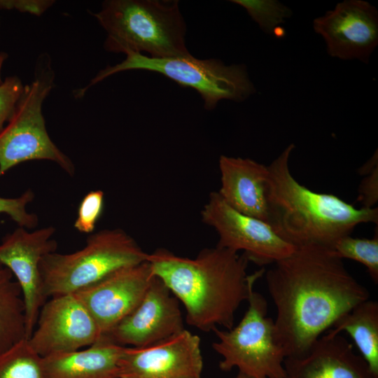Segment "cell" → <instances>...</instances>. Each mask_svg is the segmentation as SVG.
<instances>
[{"label": "cell", "mask_w": 378, "mask_h": 378, "mask_svg": "<svg viewBox=\"0 0 378 378\" xmlns=\"http://www.w3.org/2000/svg\"><path fill=\"white\" fill-rule=\"evenodd\" d=\"M276 309V337L286 358L304 355L342 315L370 299L368 290L328 248L296 247L265 273Z\"/></svg>", "instance_id": "1"}, {"label": "cell", "mask_w": 378, "mask_h": 378, "mask_svg": "<svg viewBox=\"0 0 378 378\" xmlns=\"http://www.w3.org/2000/svg\"><path fill=\"white\" fill-rule=\"evenodd\" d=\"M147 261L153 274L184 305L187 323L204 332L217 326L231 329L236 311L265 273L262 268L248 274L249 261L243 253L217 246L195 258L159 248L148 254Z\"/></svg>", "instance_id": "2"}, {"label": "cell", "mask_w": 378, "mask_h": 378, "mask_svg": "<svg viewBox=\"0 0 378 378\" xmlns=\"http://www.w3.org/2000/svg\"><path fill=\"white\" fill-rule=\"evenodd\" d=\"M294 148L289 144L267 166V223L280 237L295 248L316 245L332 249L358 225H377V207L357 209L335 195L312 191L297 181L288 164Z\"/></svg>", "instance_id": "3"}, {"label": "cell", "mask_w": 378, "mask_h": 378, "mask_svg": "<svg viewBox=\"0 0 378 378\" xmlns=\"http://www.w3.org/2000/svg\"><path fill=\"white\" fill-rule=\"evenodd\" d=\"M91 14L106 32L108 52L160 59L190 54L178 1L106 0Z\"/></svg>", "instance_id": "4"}, {"label": "cell", "mask_w": 378, "mask_h": 378, "mask_svg": "<svg viewBox=\"0 0 378 378\" xmlns=\"http://www.w3.org/2000/svg\"><path fill=\"white\" fill-rule=\"evenodd\" d=\"M55 71L48 53L37 57L34 80L24 85L15 108L0 131V176L30 160H50L69 175L75 173L71 160L54 144L46 127L43 101L55 85Z\"/></svg>", "instance_id": "5"}, {"label": "cell", "mask_w": 378, "mask_h": 378, "mask_svg": "<svg viewBox=\"0 0 378 378\" xmlns=\"http://www.w3.org/2000/svg\"><path fill=\"white\" fill-rule=\"evenodd\" d=\"M148 254L122 229L92 233L81 249L71 253L55 251L42 258L45 294L52 298L76 293L120 268L147 261Z\"/></svg>", "instance_id": "6"}, {"label": "cell", "mask_w": 378, "mask_h": 378, "mask_svg": "<svg viewBox=\"0 0 378 378\" xmlns=\"http://www.w3.org/2000/svg\"><path fill=\"white\" fill-rule=\"evenodd\" d=\"M128 70H146L159 73L178 85L195 90L204 101L206 110H214L223 99L240 102L255 93L246 65H226L218 59H197L190 54L169 58H151L130 53L113 66L102 69L83 88L76 90L78 97L86 90L116 73Z\"/></svg>", "instance_id": "7"}, {"label": "cell", "mask_w": 378, "mask_h": 378, "mask_svg": "<svg viewBox=\"0 0 378 378\" xmlns=\"http://www.w3.org/2000/svg\"><path fill=\"white\" fill-rule=\"evenodd\" d=\"M247 301L248 309L236 326L212 330L218 338L212 347L223 358L219 368L225 372L237 368L251 378H284L286 356L274 321L267 316V300L253 287Z\"/></svg>", "instance_id": "8"}, {"label": "cell", "mask_w": 378, "mask_h": 378, "mask_svg": "<svg viewBox=\"0 0 378 378\" xmlns=\"http://www.w3.org/2000/svg\"><path fill=\"white\" fill-rule=\"evenodd\" d=\"M202 221L218 235L217 246L242 253L259 266L274 264L291 255L295 247L284 241L266 222L238 212L212 192L201 211Z\"/></svg>", "instance_id": "9"}, {"label": "cell", "mask_w": 378, "mask_h": 378, "mask_svg": "<svg viewBox=\"0 0 378 378\" xmlns=\"http://www.w3.org/2000/svg\"><path fill=\"white\" fill-rule=\"evenodd\" d=\"M53 226L29 231L18 227L0 243V265L8 268L19 284L25 307L26 337L31 336L41 307L46 302L40 270L42 258L55 252Z\"/></svg>", "instance_id": "10"}, {"label": "cell", "mask_w": 378, "mask_h": 378, "mask_svg": "<svg viewBox=\"0 0 378 378\" xmlns=\"http://www.w3.org/2000/svg\"><path fill=\"white\" fill-rule=\"evenodd\" d=\"M101 337L85 305L75 293H68L46 300L27 340L35 352L45 357L90 346Z\"/></svg>", "instance_id": "11"}, {"label": "cell", "mask_w": 378, "mask_h": 378, "mask_svg": "<svg viewBox=\"0 0 378 378\" xmlns=\"http://www.w3.org/2000/svg\"><path fill=\"white\" fill-rule=\"evenodd\" d=\"M328 54L342 60L368 63L378 44V11L364 0H344L313 20Z\"/></svg>", "instance_id": "12"}, {"label": "cell", "mask_w": 378, "mask_h": 378, "mask_svg": "<svg viewBox=\"0 0 378 378\" xmlns=\"http://www.w3.org/2000/svg\"><path fill=\"white\" fill-rule=\"evenodd\" d=\"M200 337L184 329L143 347L125 346L120 378H202Z\"/></svg>", "instance_id": "13"}, {"label": "cell", "mask_w": 378, "mask_h": 378, "mask_svg": "<svg viewBox=\"0 0 378 378\" xmlns=\"http://www.w3.org/2000/svg\"><path fill=\"white\" fill-rule=\"evenodd\" d=\"M153 277L145 261L120 268L74 293L104 335L137 307Z\"/></svg>", "instance_id": "14"}, {"label": "cell", "mask_w": 378, "mask_h": 378, "mask_svg": "<svg viewBox=\"0 0 378 378\" xmlns=\"http://www.w3.org/2000/svg\"><path fill=\"white\" fill-rule=\"evenodd\" d=\"M158 277L154 276L137 307L122 319L106 336L120 346L143 347L183 331L178 301Z\"/></svg>", "instance_id": "15"}, {"label": "cell", "mask_w": 378, "mask_h": 378, "mask_svg": "<svg viewBox=\"0 0 378 378\" xmlns=\"http://www.w3.org/2000/svg\"><path fill=\"white\" fill-rule=\"evenodd\" d=\"M284 378H378L344 336L323 334L304 355L286 358Z\"/></svg>", "instance_id": "16"}, {"label": "cell", "mask_w": 378, "mask_h": 378, "mask_svg": "<svg viewBox=\"0 0 378 378\" xmlns=\"http://www.w3.org/2000/svg\"><path fill=\"white\" fill-rule=\"evenodd\" d=\"M217 192L232 209L267 223L265 185L267 166L249 158L220 155Z\"/></svg>", "instance_id": "17"}, {"label": "cell", "mask_w": 378, "mask_h": 378, "mask_svg": "<svg viewBox=\"0 0 378 378\" xmlns=\"http://www.w3.org/2000/svg\"><path fill=\"white\" fill-rule=\"evenodd\" d=\"M125 346L102 335L85 349L43 358L47 378H120V360Z\"/></svg>", "instance_id": "18"}, {"label": "cell", "mask_w": 378, "mask_h": 378, "mask_svg": "<svg viewBox=\"0 0 378 378\" xmlns=\"http://www.w3.org/2000/svg\"><path fill=\"white\" fill-rule=\"evenodd\" d=\"M333 334L346 332L371 372L378 377V302L367 300L340 316L328 330Z\"/></svg>", "instance_id": "19"}, {"label": "cell", "mask_w": 378, "mask_h": 378, "mask_svg": "<svg viewBox=\"0 0 378 378\" xmlns=\"http://www.w3.org/2000/svg\"><path fill=\"white\" fill-rule=\"evenodd\" d=\"M26 337L25 307L19 284L0 265V354Z\"/></svg>", "instance_id": "20"}, {"label": "cell", "mask_w": 378, "mask_h": 378, "mask_svg": "<svg viewBox=\"0 0 378 378\" xmlns=\"http://www.w3.org/2000/svg\"><path fill=\"white\" fill-rule=\"evenodd\" d=\"M0 378H47L43 358L23 340L0 354Z\"/></svg>", "instance_id": "21"}, {"label": "cell", "mask_w": 378, "mask_h": 378, "mask_svg": "<svg viewBox=\"0 0 378 378\" xmlns=\"http://www.w3.org/2000/svg\"><path fill=\"white\" fill-rule=\"evenodd\" d=\"M340 259H351L363 265L372 281L378 284V231L371 239L355 238L351 234L337 241L331 249Z\"/></svg>", "instance_id": "22"}, {"label": "cell", "mask_w": 378, "mask_h": 378, "mask_svg": "<svg viewBox=\"0 0 378 378\" xmlns=\"http://www.w3.org/2000/svg\"><path fill=\"white\" fill-rule=\"evenodd\" d=\"M243 7L260 28L268 34H276V29L293 13L285 4L276 0H232Z\"/></svg>", "instance_id": "23"}, {"label": "cell", "mask_w": 378, "mask_h": 378, "mask_svg": "<svg viewBox=\"0 0 378 378\" xmlns=\"http://www.w3.org/2000/svg\"><path fill=\"white\" fill-rule=\"evenodd\" d=\"M104 207V193L102 190H95L88 192L79 203L74 228L81 233H93Z\"/></svg>", "instance_id": "24"}, {"label": "cell", "mask_w": 378, "mask_h": 378, "mask_svg": "<svg viewBox=\"0 0 378 378\" xmlns=\"http://www.w3.org/2000/svg\"><path fill=\"white\" fill-rule=\"evenodd\" d=\"M34 197L31 189L27 190L17 197H0V214H7L19 227L31 229L38 225V218L36 214L27 211V206Z\"/></svg>", "instance_id": "25"}, {"label": "cell", "mask_w": 378, "mask_h": 378, "mask_svg": "<svg viewBox=\"0 0 378 378\" xmlns=\"http://www.w3.org/2000/svg\"><path fill=\"white\" fill-rule=\"evenodd\" d=\"M24 85L19 77H6L0 84V131L10 118Z\"/></svg>", "instance_id": "26"}, {"label": "cell", "mask_w": 378, "mask_h": 378, "mask_svg": "<svg viewBox=\"0 0 378 378\" xmlns=\"http://www.w3.org/2000/svg\"><path fill=\"white\" fill-rule=\"evenodd\" d=\"M358 187V200L362 207L374 208L378 201V167L370 172Z\"/></svg>", "instance_id": "27"}, {"label": "cell", "mask_w": 378, "mask_h": 378, "mask_svg": "<svg viewBox=\"0 0 378 378\" xmlns=\"http://www.w3.org/2000/svg\"><path fill=\"white\" fill-rule=\"evenodd\" d=\"M54 3L52 0H0V9H15L22 13L41 15Z\"/></svg>", "instance_id": "28"}, {"label": "cell", "mask_w": 378, "mask_h": 378, "mask_svg": "<svg viewBox=\"0 0 378 378\" xmlns=\"http://www.w3.org/2000/svg\"><path fill=\"white\" fill-rule=\"evenodd\" d=\"M8 57V55L6 52L0 53V84L3 82L1 79V69L4 61Z\"/></svg>", "instance_id": "29"}, {"label": "cell", "mask_w": 378, "mask_h": 378, "mask_svg": "<svg viewBox=\"0 0 378 378\" xmlns=\"http://www.w3.org/2000/svg\"><path fill=\"white\" fill-rule=\"evenodd\" d=\"M234 378H251V377L239 372L237 375Z\"/></svg>", "instance_id": "30"}]
</instances>
